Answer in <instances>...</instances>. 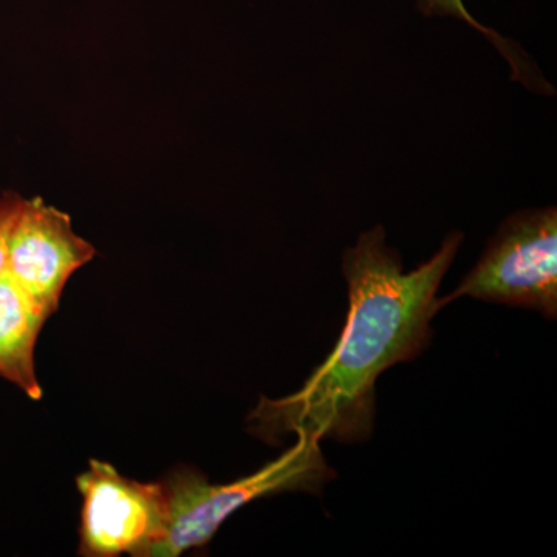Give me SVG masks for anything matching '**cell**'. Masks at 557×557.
<instances>
[{"instance_id":"cell-8","label":"cell","mask_w":557,"mask_h":557,"mask_svg":"<svg viewBox=\"0 0 557 557\" xmlns=\"http://www.w3.org/2000/svg\"><path fill=\"white\" fill-rule=\"evenodd\" d=\"M22 197L17 194L7 193L0 196V274L5 270L7 237L11 223L20 211Z\"/></svg>"},{"instance_id":"cell-5","label":"cell","mask_w":557,"mask_h":557,"mask_svg":"<svg viewBox=\"0 0 557 557\" xmlns=\"http://www.w3.org/2000/svg\"><path fill=\"white\" fill-rule=\"evenodd\" d=\"M97 256L73 230L67 212L40 197L22 200L7 237L5 270L28 296L53 317L70 277Z\"/></svg>"},{"instance_id":"cell-2","label":"cell","mask_w":557,"mask_h":557,"mask_svg":"<svg viewBox=\"0 0 557 557\" xmlns=\"http://www.w3.org/2000/svg\"><path fill=\"white\" fill-rule=\"evenodd\" d=\"M333 479L335 471L322 456L321 442L302 434L276 460L231 483H211L194 469L180 468L161 480L170 522L150 557H177L203 547L245 505L282 493H321Z\"/></svg>"},{"instance_id":"cell-6","label":"cell","mask_w":557,"mask_h":557,"mask_svg":"<svg viewBox=\"0 0 557 557\" xmlns=\"http://www.w3.org/2000/svg\"><path fill=\"white\" fill-rule=\"evenodd\" d=\"M47 319L46 311L3 270L0 274V379L20 388L33 401L44 397L35 350Z\"/></svg>"},{"instance_id":"cell-4","label":"cell","mask_w":557,"mask_h":557,"mask_svg":"<svg viewBox=\"0 0 557 557\" xmlns=\"http://www.w3.org/2000/svg\"><path fill=\"white\" fill-rule=\"evenodd\" d=\"M76 486L83 496L79 556L150 557L166 536L170 509L161 480L139 482L91 458Z\"/></svg>"},{"instance_id":"cell-7","label":"cell","mask_w":557,"mask_h":557,"mask_svg":"<svg viewBox=\"0 0 557 557\" xmlns=\"http://www.w3.org/2000/svg\"><path fill=\"white\" fill-rule=\"evenodd\" d=\"M417 7L424 16H449L467 22L474 30L482 33L504 54L505 60L511 65L512 79L520 81L528 89L539 91V94H552L553 87L534 67L533 62L523 53V50L519 49L518 44L505 39L497 32L480 24L478 20L471 16V13L465 7L463 0H417Z\"/></svg>"},{"instance_id":"cell-3","label":"cell","mask_w":557,"mask_h":557,"mask_svg":"<svg viewBox=\"0 0 557 557\" xmlns=\"http://www.w3.org/2000/svg\"><path fill=\"white\" fill-rule=\"evenodd\" d=\"M472 298L557 317V211L527 209L509 215L456 292L438 309Z\"/></svg>"},{"instance_id":"cell-1","label":"cell","mask_w":557,"mask_h":557,"mask_svg":"<svg viewBox=\"0 0 557 557\" xmlns=\"http://www.w3.org/2000/svg\"><path fill=\"white\" fill-rule=\"evenodd\" d=\"M461 244L463 234H449L428 262L406 273L383 226L362 233L343 255L348 311L338 344L298 392L260 398L248 418L252 434L265 442L288 434L319 442L369 440L375 426L376 381L431 344L437 292Z\"/></svg>"}]
</instances>
